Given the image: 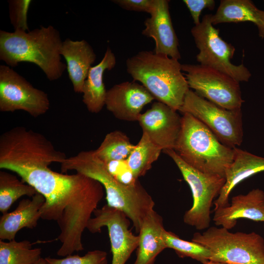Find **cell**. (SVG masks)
I'll list each match as a JSON object with an SVG mask.
<instances>
[{
  "label": "cell",
  "instance_id": "cell-1",
  "mask_svg": "<svg viewBox=\"0 0 264 264\" xmlns=\"http://www.w3.org/2000/svg\"><path fill=\"white\" fill-rule=\"evenodd\" d=\"M58 162L56 157L45 155L4 163L0 168L15 173L44 197L41 218L57 222L60 231L57 239L61 243L57 255L66 257L84 250L83 233L105 192L99 182L86 176L50 169L51 164Z\"/></svg>",
  "mask_w": 264,
  "mask_h": 264
},
{
  "label": "cell",
  "instance_id": "cell-2",
  "mask_svg": "<svg viewBox=\"0 0 264 264\" xmlns=\"http://www.w3.org/2000/svg\"><path fill=\"white\" fill-rule=\"evenodd\" d=\"M61 164L62 173L75 171L99 182L106 194L107 205L124 213L138 233L145 217L154 210L155 202L139 181L132 185L118 181L94 150L83 151L67 157Z\"/></svg>",
  "mask_w": 264,
  "mask_h": 264
},
{
  "label": "cell",
  "instance_id": "cell-3",
  "mask_svg": "<svg viewBox=\"0 0 264 264\" xmlns=\"http://www.w3.org/2000/svg\"><path fill=\"white\" fill-rule=\"evenodd\" d=\"M63 42L59 32L52 25L28 32L0 30V60L7 66L33 63L40 67L49 81L61 78L66 69L61 60Z\"/></svg>",
  "mask_w": 264,
  "mask_h": 264
},
{
  "label": "cell",
  "instance_id": "cell-4",
  "mask_svg": "<svg viewBox=\"0 0 264 264\" xmlns=\"http://www.w3.org/2000/svg\"><path fill=\"white\" fill-rule=\"evenodd\" d=\"M126 69L154 99L179 110L190 88L178 60L142 51L127 60Z\"/></svg>",
  "mask_w": 264,
  "mask_h": 264
},
{
  "label": "cell",
  "instance_id": "cell-5",
  "mask_svg": "<svg viewBox=\"0 0 264 264\" xmlns=\"http://www.w3.org/2000/svg\"><path fill=\"white\" fill-rule=\"evenodd\" d=\"M183 114L174 150L192 167L225 177V172L234 158V148L222 143L204 124L191 114Z\"/></svg>",
  "mask_w": 264,
  "mask_h": 264
},
{
  "label": "cell",
  "instance_id": "cell-6",
  "mask_svg": "<svg viewBox=\"0 0 264 264\" xmlns=\"http://www.w3.org/2000/svg\"><path fill=\"white\" fill-rule=\"evenodd\" d=\"M192 241L207 248L209 260L229 264H264V239L252 232H230L224 227H209L193 234Z\"/></svg>",
  "mask_w": 264,
  "mask_h": 264
},
{
  "label": "cell",
  "instance_id": "cell-7",
  "mask_svg": "<svg viewBox=\"0 0 264 264\" xmlns=\"http://www.w3.org/2000/svg\"><path fill=\"white\" fill-rule=\"evenodd\" d=\"M163 152L174 161L184 180L188 184L193 196V205L183 216L185 223L198 230L210 227L211 208L225 183V178L217 175L201 172L186 163L174 150Z\"/></svg>",
  "mask_w": 264,
  "mask_h": 264
},
{
  "label": "cell",
  "instance_id": "cell-8",
  "mask_svg": "<svg viewBox=\"0 0 264 264\" xmlns=\"http://www.w3.org/2000/svg\"><path fill=\"white\" fill-rule=\"evenodd\" d=\"M212 14L205 15L200 23L191 32L199 52L196 56L200 65L224 73L238 82H247L251 76L243 64L235 65L231 62L235 52L234 46L223 40L220 30L211 22Z\"/></svg>",
  "mask_w": 264,
  "mask_h": 264
},
{
  "label": "cell",
  "instance_id": "cell-9",
  "mask_svg": "<svg viewBox=\"0 0 264 264\" xmlns=\"http://www.w3.org/2000/svg\"><path fill=\"white\" fill-rule=\"evenodd\" d=\"M188 113L204 124L223 144L235 148L242 142L241 109L222 108L189 89L179 110Z\"/></svg>",
  "mask_w": 264,
  "mask_h": 264
},
{
  "label": "cell",
  "instance_id": "cell-10",
  "mask_svg": "<svg viewBox=\"0 0 264 264\" xmlns=\"http://www.w3.org/2000/svg\"><path fill=\"white\" fill-rule=\"evenodd\" d=\"M189 88L199 96L225 109H241L239 82L220 71L201 65L181 64Z\"/></svg>",
  "mask_w": 264,
  "mask_h": 264
},
{
  "label": "cell",
  "instance_id": "cell-11",
  "mask_svg": "<svg viewBox=\"0 0 264 264\" xmlns=\"http://www.w3.org/2000/svg\"><path fill=\"white\" fill-rule=\"evenodd\" d=\"M50 101L46 93L34 88L7 65L0 66V111L22 110L33 117L45 113Z\"/></svg>",
  "mask_w": 264,
  "mask_h": 264
},
{
  "label": "cell",
  "instance_id": "cell-12",
  "mask_svg": "<svg viewBox=\"0 0 264 264\" xmlns=\"http://www.w3.org/2000/svg\"><path fill=\"white\" fill-rule=\"evenodd\" d=\"M87 229L92 233H100L104 227L108 230L112 254L111 264H126L137 249L138 235L129 229L130 220L123 212L107 204L97 208Z\"/></svg>",
  "mask_w": 264,
  "mask_h": 264
},
{
  "label": "cell",
  "instance_id": "cell-13",
  "mask_svg": "<svg viewBox=\"0 0 264 264\" xmlns=\"http://www.w3.org/2000/svg\"><path fill=\"white\" fill-rule=\"evenodd\" d=\"M138 121L143 132L163 151L174 150L181 127V117L177 111L156 102L141 114Z\"/></svg>",
  "mask_w": 264,
  "mask_h": 264
},
{
  "label": "cell",
  "instance_id": "cell-14",
  "mask_svg": "<svg viewBox=\"0 0 264 264\" xmlns=\"http://www.w3.org/2000/svg\"><path fill=\"white\" fill-rule=\"evenodd\" d=\"M154 99L141 84L127 81L107 91L105 106L119 120L138 121L143 108Z\"/></svg>",
  "mask_w": 264,
  "mask_h": 264
},
{
  "label": "cell",
  "instance_id": "cell-15",
  "mask_svg": "<svg viewBox=\"0 0 264 264\" xmlns=\"http://www.w3.org/2000/svg\"><path fill=\"white\" fill-rule=\"evenodd\" d=\"M167 0H154L150 17L145 22L142 34L155 43L154 52L179 60L178 40L173 26Z\"/></svg>",
  "mask_w": 264,
  "mask_h": 264
},
{
  "label": "cell",
  "instance_id": "cell-16",
  "mask_svg": "<svg viewBox=\"0 0 264 264\" xmlns=\"http://www.w3.org/2000/svg\"><path fill=\"white\" fill-rule=\"evenodd\" d=\"M241 219L264 222V192L262 190L254 189L246 194L233 197L228 206L214 211L213 220L216 226L229 230Z\"/></svg>",
  "mask_w": 264,
  "mask_h": 264
},
{
  "label": "cell",
  "instance_id": "cell-17",
  "mask_svg": "<svg viewBox=\"0 0 264 264\" xmlns=\"http://www.w3.org/2000/svg\"><path fill=\"white\" fill-rule=\"evenodd\" d=\"M233 161L225 173V183L218 198L214 201V211L228 206L229 196L235 186L243 180L264 172V157L234 148Z\"/></svg>",
  "mask_w": 264,
  "mask_h": 264
},
{
  "label": "cell",
  "instance_id": "cell-18",
  "mask_svg": "<svg viewBox=\"0 0 264 264\" xmlns=\"http://www.w3.org/2000/svg\"><path fill=\"white\" fill-rule=\"evenodd\" d=\"M60 53L65 59L69 78L75 92L83 93V87L96 55L91 45L85 40L63 41Z\"/></svg>",
  "mask_w": 264,
  "mask_h": 264
},
{
  "label": "cell",
  "instance_id": "cell-19",
  "mask_svg": "<svg viewBox=\"0 0 264 264\" xmlns=\"http://www.w3.org/2000/svg\"><path fill=\"white\" fill-rule=\"evenodd\" d=\"M45 201L38 193L32 199H23L16 208L2 214L0 218V240H15L17 233L23 228L33 229L41 218L40 210Z\"/></svg>",
  "mask_w": 264,
  "mask_h": 264
},
{
  "label": "cell",
  "instance_id": "cell-20",
  "mask_svg": "<svg viewBox=\"0 0 264 264\" xmlns=\"http://www.w3.org/2000/svg\"><path fill=\"white\" fill-rule=\"evenodd\" d=\"M165 230L163 218L154 209L141 225L136 259L133 264H154L157 256L167 248L163 237Z\"/></svg>",
  "mask_w": 264,
  "mask_h": 264
},
{
  "label": "cell",
  "instance_id": "cell-21",
  "mask_svg": "<svg viewBox=\"0 0 264 264\" xmlns=\"http://www.w3.org/2000/svg\"><path fill=\"white\" fill-rule=\"evenodd\" d=\"M114 54L108 47L102 60L90 68L83 87V102L88 110L93 113L101 111L105 105L107 91L103 81L106 70H110L116 65Z\"/></svg>",
  "mask_w": 264,
  "mask_h": 264
},
{
  "label": "cell",
  "instance_id": "cell-22",
  "mask_svg": "<svg viewBox=\"0 0 264 264\" xmlns=\"http://www.w3.org/2000/svg\"><path fill=\"white\" fill-rule=\"evenodd\" d=\"M213 25L221 23L251 22L257 27L259 36L264 38V10L250 0H221L216 13L212 15Z\"/></svg>",
  "mask_w": 264,
  "mask_h": 264
},
{
  "label": "cell",
  "instance_id": "cell-23",
  "mask_svg": "<svg viewBox=\"0 0 264 264\" xmlns=\"http://www.w3.org/2000/svg\"><path fill=\"white\" fill-rule=\"evenodd\" d=\"M162 150L155 145L144 132L138 144L127 158V163L134 177L144 176L158 158Z\"/></svg>",
  "mask_w": 264,
  "mask_h": 264
},
{
  "label": "cell",
  "instance_id": "cell-24",
  "mask_svg": "<svg viewBox=\"0 0 264 264\" xmlns=\"http://www.w3.org/2000/svg\"><path fill=\"white\" fill-rule=\"evenodd\" d=\"M38 193L32 186L20 180L7 172L0 171V211L2 214L8 212L12 205L21 197H32Z\"/></svg>",
  "mask_w": 264,
  "mask_h": 264
},
{
  "label": "cell",
  "instance_id": "cell-25",
  "mask_svg": "<svg viewBox=\"0 0 264 264\" xmlns=\"http://www.w3.org/2000/svg\"><path fill=\"white\" fill-rule=\"evenodd\" d=\"M134 146L124 132L114 131L106 134L94 152L96 156L106 163L112 160L127 159Z\"/></svg>",
  "mask_w": 264,
  "mask_h": 264
},
{
  "label": "cell",
  "instance_id": "cell-26",
  "mask_svg": "<svg viewBox=\"0 0 264 264\" xmlns=\"http://www.w3.org/2000/svg\"><path fill=\"white\" fill-rule=\"evenodd\" d=\"M27 240H0V264H33L41 258L42 250L32 247Z\"/></svg>",
  "mask_w": 264,
  "mask_h": 264
},
{
  "label": "cell",
  "instance_id": "cell-27",
  "mask_svg": "<svg viewBox=\"0 0 264 264\" xmlns=\"http://www.w3.org/2000/svg\"><path fill=\"white\" fill-rule=\"evenodd\" d=\"M163 237L166 248L174 250L180 258L189 257L201 263L209 260L210 252L203 245L181 239L175 233L166 230Z\"/></svg>",
  "mask_w": 264,
  "mask_h": 264
},
{
  "label": "cell",
  "instance_id": "cell-28",
  "mask_svg": "<svg viewBox=\"0 0 264 264\" xmlns=\"http://www.w3.org/2000/svg\"><path fill=\"white\" fill-rule=\"evenodd\" d=\"M64 258L57 259L45 258L47 264H107V253L101 250L88 252L85 255H69Z\"/></svg>",
  "mask_w": 264,
  "mask_h": 264
},
{
  "label": "cell",
  "instance_id": "cell-29",
  "mask_svg": "<svg viewBox=\"0 0 264 264\" xmlns=\"http://www.w3.org/2000/svg\"><path fill=\"white\" fill-rule=\"evenodd\" d=\"M31 0H8L10 22L15 31H29L27 24V12Z\"/></svg>",
  "mask_w": 264,
  "mask_h": 264
},
{
  "label": "cell",
  "instance_id": "cell-30",
  "mask_svg": "<svg viewBox=\"0 0 264 264\" xmlns=\"http://www.w3.org/2000/svg\"><path fill=\"white\" fill-rule=\"evenodd\" d=\"M105 164L109 173L118 181L124 185H134L138 180L134 177L126 159L112 160Z\"/></svg>",
  "mask_w": 264,
  "mask_h": 264
},
{
  "label": "cell",
  "instance_id": "cell-31",
  "mask_svg": "<svg viewBox=\"0 0 264 264\" xmlns=\"http://www.w3.org/2000/svg\"><path fill=\"white\" fill-rule=\"evenodd\" d=\"M189 9L195 25L200 23V15L202 10L207 8L212 10L215 6L214 0H184Z\"/></svg>",
  "mask_w": 264,
  "mask_h": 264
},
{
  "label": "cell",
  "instance_id": "cell-32",
  "mask_svg": "<svg viewBox=\"0 0 264 264\" xmlns=\"http://www.w3.org/2000/svg\"><path fill=\"white\" fill-rule=\"evenodd\" d=\"M123 9L129 11L145 12L150 14L154 0H114L112 1Z\"/></svg>",
  "mask_w": 264,
  "mask_h": 264
},
{
  "label": "cell",
  "instance_id": "cell-33",
  "mask_svg": "<svg viewBox=\"0 0 264 264\" xmlns=\"http://www.w3.org/2000/svg\"><path fill=\"white\" fill-rule=\"evenodd\" d=\"M202 264H227L225 263L215 262V261H213L211 260L206 261Z\"/></svg>",
  "mask_w": 264,
  "mask_h": 264
},
{
  "label": "cell",
  "instance_id": "cell-34",
  "mask_svg": "<svg viewBox=\"0 0 264 264\" xmlns=\"http://www.w3.org/2000/svg\"><path fill=\"white\" fill-rule=\"evenodd\" d=\"M33 264H47L45 259L41 258L39 260Z\"/></svg>",
  "mask_w": 264,
  "mask_h": 264
},
{
  "label": "cell",
  "instance_id": "cell-35",
  "mask_svg": "<svg viewBox=\"0 0 264 264\" xmlns=\"http://www.w3.org/2000/svg\"></svg>",
  "mask_w": 264,
  "mask_h": 264
}]
</instances>
